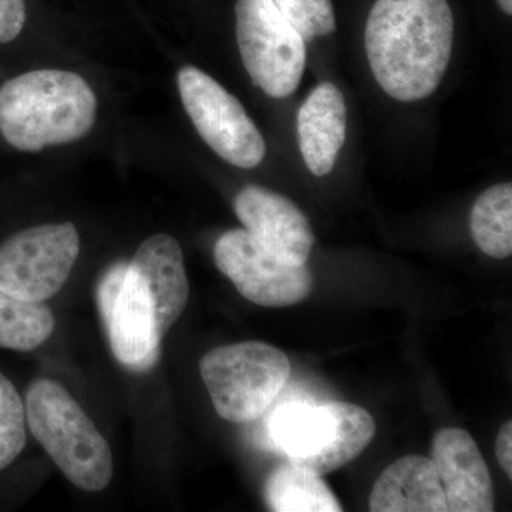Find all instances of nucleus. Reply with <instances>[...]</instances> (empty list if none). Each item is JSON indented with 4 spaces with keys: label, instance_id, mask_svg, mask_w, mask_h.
<instances>
[{
    "label": "nucleus",
    "instance_id": "obj_7",
    "mask_svg": "<svg viewBox=\"0 0 512 512\" xmlns=\"http://www.w3.org/2000/svg\"><path fill=\"white\" fill-rule=\"evenodd\" d=\"M177 83L192 124L222 160L247 170L262 163L264 137L234 94L194 66L183 67Z\"/></svg>",
    "mask_w": 512,
    "mask_h": 512
},
{
    "label": "nucleus",
    "instance_id": "obj_13",
    "mask_svg": "<svg viewBox=\"0 0 512 512\" xmlns=\"http://www.w3.org/2000/svg\"><path fill=\"white\" fill-rule=\"evenodd\" d=\"M128 266L146 284L158 325L167 332L183 315L190 296L183 249L171 235H153L140 245Z\"/></svg>",
    "mask_w": 512,
    "mask_h": 512
},
{
    "label": "nucleus",
    "instance_id": "obj_2",
    "mask_svg": "<svg viewBox=\"0 0 512 512\" xmlns=\"http://www.w3.org/2000/svg\"><path fill=\"white\" fill-rule=\"evenodd\" d=\"M96 114L92 87L67 70H35L0 86V134L20 151L79 141L92 130Z\"/></svg>",
    "mask_w": 512,
    "mask_h": 512
},
{
    "label": "nucleus",
    "instance_id": "obj_5",
    "mask_svg": "<svg viewBox=\"0 0 512 512\" xmlns=\"http://www.w3.org/2000/svg\"><path fill=\"white\" fill-rule=\"evenodd\" d=\"M200 373L218 416L244 424L275 403L291 376V363L282 350L251 340L212 349L202 357Z\"/></svg>",
    "mask_w": 512,
    "mask_h": 512
},
{
    "label": "nucleus",
    "instance_id": "obj_3",
    "mask_svg": "<svg viewBox=\"0 0 512 512\" xmlns=\"http://www.w3.org/2000/svg\"><path fill=\"white\" fill-rule=\"evenodd\" d=\"M25 410L33 437L70 483L87 493L110 484L114 467L109 443L62 384L35 380Z\"/></svg>",
    "mask_w": 512,
    "mask_h": 512
},
{
    "label": "nucleus",
    "instance_id": "obj_24",
    "mask_svg": "<svg viewBox=\"0 0 512 512\" xmlns=\"http://www.w3.org/2000/svg\"><path fill=\"white\" fill-rule=\"evenodd\" d=\"M498 5L507 15H512V0H498Z\"/></svg>",
    "mask_w": 512,
    "mask_h": 512
},
{
    "label": "nucleus",
    "instance_id": "obj_12",
    "mask_svg": "<svg viewBox=\"0 0 512 512\" xmlns=\"http://www.w3.org/2000/svg\"><path fill=\"white\" fill-rule=\"evenodd\" d=\"M104 330L114 357L127 369L140 373L157 365L164 333L158 325L146 284L130 266L109 325Z\"/></svg>",
    "mask_w": 512,
    "mask_h": 512
},
{
    "label": "nucleus",
    "instance_id": "obj_16",
    "mask_svg": "<svg viewBox=\"0 0 512 512\" xmlns=\"http://www.w3.org/2000/svg\"><path fill=\"white\" fill-rule=\"evenodd\" d=\"M265 503L275 512H340L338 498L322 476L289 463L272 471L264 488Z\"/></svg>",
    "mask_w": 512,
    "mask_h": 512
},
{
    "label": "nucleus",
    "instance_id": "obj_9",
    "mask_svg": "<svg viewBox=\"0 0 512 512\" xmlns=\"http://www.w3.org/2000/svg\"><path fill=\"white\" fill-rule=\"evenodd\" d=\"M214 259L238 292L255 305L285 308L305 301L312 291L308 266L276 258L247 229L222 234L215 244Z\"/></svg>",
    "mask_w": 512,
    "mask_h": 512
},
{
    "label": "nucleus",
    "instance_id": "obj_17",
    "mask_svg": "<svg viewBox=\"0 0 512 512\" xmlns=\"http://www.w3.org/2000/svg\"><path fill=\"white\" fill-rule=\"evenodd\" d=\"M471 237L485 255L505 259L512 254V185L497 184L477 198L470 215Z\"/></svg>",
    "mask_w": 512,
    "mask_h": 512
},
{
    "label": "nucleus",
    "instance_id": "obj_18",
    "mask_svg": "<svg viewBox=\"0 0 512 512\" xmlns=\"http://www.w3.org/2000/svg\"><path fill=\"white\" fill-rule=\"evenodd\" d=\"M55 326L45 303L25 301L0 289V348L30 352L52 336Z\"/></svg>",
    "mask_w": 512,
    "mask_h": 512
},
{
    "label": "nucleus",
    "instance_id": "obj_10",
    "mask_svg": "<svg viewBox=\"0 0 512 512\" xmlns=\"http://www.w3.org/2000/svg\"><path fill=\"white\" fill-rule=\"evenodd\" d=\"M234 210L244 229L276 258L306 265L315 237L308 218L289 198L248 185L235 197Z\"/></svg>",
    "mask_w": 512,
    "mask_h": 512
},
{
    "label": "nucleus",
    "instance_id": "obj_21",
    "mask_svg": "<svg viewBox=\"0 0 512 512\" xmlns=\"http://www.w3.org/2000/svg\"><path fill=\"white\" fill-rule=\"evenodd\" d=\"M127 272L128 262H117V264L111 265L110 268L104 272L99 285H97V309H99L104 328L109 325L114 306H116L121 289H123L124 282H126Z\"/></svg>",
    "mask_w": 512,
    "mask_h": 512
},
{
    "label": "nucleus",
    "instance_id": "obj_14",
    "mask_svg": "<svg viewBox=\"0 0 512 512\" xmlns=\"http://www.w3.org/2000/svg\"><path fill=\"white\" fill-rule=\"evenodd\" d=\"M298 141L306 167L316 177L328 175L346 140L348 110L345 97L333 83L313 89L298 113Z\"/></svg>",
    "mask_w": 512,
    "mask_h": 512
},
{
    "label": "nucleus",
    "instance_id": "obj_4",
    "mask_svg": "<svg viewBox=\"0 0 512 512\" xmlns=\"http://www.w3.org/2000/svg\"><path fill=\"white\" fill-rule=\"evenodd\" d=\"M375 433L372 414L352 403H289L269 421V434L289 461L322 477L352 463Z\"/></svg>",
    "mask_w": 512,
    "mask_h": 512
},
{
    "label": "nucleus",
    "instance_id": "obj_23",
    "mask_svg": "<svg viewBox=\"0 0 512 512\" xmlns=\"http://www.w3.org/2000/svg\"><path fill=\"white\" fill-rule=\"evenodd\" d=\"M495 453H497L498 463L507 473L508 478H512V423L508 420L498 431L497 444H495Z\"/></svg>",
    "mask_w": 512,
    "mask_h": 512
},
{
    "label": "nucleus",
    "instance_id": "obj_15",
    "mask_svg": "<svg viewBox=\"0 0 512 512\" xmlns=\"http://www.w3.org/2000/svg\"><path fill=\"white\" fill-rule=\"evenodd\" d=\"M373 512H447L446 495L431 458L406 456L377 478L369 498Z\"/></svg>",
    "mask_w": 512,
    "mask_h": 512
},
{
    "label": "nucleus",
    "instance_id": "obj_11",
    "mask_svg": "<svg viewBox=\"0 0 512 512\" xmlns=\"http://www.w3.org/2000/svg\"><path fill=\"white\" fill-rule=\"evenodd\" d=\"M431 456L443 485L448 511H494L490 470L467 431L451 427L440 430L434 437Z\"/></svg>",
    "mask_w": 512,
    "mask_h": 512
},
{
    "label": "nucleus",
    "instance_id": "obj_6",
    "mask_svg": "<svg viewBox=\"0 0 512 512\" xmlns=\"http://www.w3.org/2000/svg\"><path fill=\"white\" fill-rule=\"evenodd\" d=\"M235 18L239 53L255 86L274 99L295 93L306 66V42L298 30L274 0H238Z\"/></svg>",
    "mask_w": 512,
    "mask_h": 512
},
{
    "label": "nucleus",
    "instance_id": "obj_22",
    "mask_svg": "<svg viewBox=\"0 0 512 512\" xmlns=\"http://www.w3.org/2000/svg\"><path fill=\"white\" fill-rule=\"evenodd\" d=\"M25 22V0H0V43L15 40Z\"/></svg>",
    "mask_w": 512,
    "mask_h": 512
},
{
    "label": "nucleus",
    "instance_id": "obj_1",
    "mask_svg": "<svg viewBox=\"0 0 512 512\" xmlns=\"http://www.w3.org/2000/svg\"><path fill=\"white\" fill-rule=\"evenodd\" d=\"M453 39L447 0H376L367 18L366 55L373 76L384 92L404 103L439 89Z\"/></svg>",
    "mask_w": 512,
    "mask_h": 512
},
{
    "label": "nucleus",
    "instance_id": "obj_19",
    "mask_svg": "<svg viewBox=\"0 0 512 512\" xmlns=\"http://www.w3.org/2000/svg\"><path fill=\"white\" fill-rule=\"evenodd\" d=\"M25 446V404L13 383L0 373V471L9 467Z\"/></svg>",
    "mask_w": 512,
    "mask_h": 512
},
{
    "label": "nucleus",
    "instance_id": "obj_20",
    "mask_svg": "<svg viewBox=\"0 0 512 512\" xmlns=\"http://www.w3.org/2000/svg\"><path fill=\"white\" fill-rule=\"evenodd\" d=\"M274 3L305 42L336 30L332 0H274Z\"/></svg>",
    "mask_w": 512,
    "mask_h": 512
},
{
    "label": "nucleus",
    "instance_id": "obj_8",
    "mask_svg": "<svg viewBox=\"0 0 512 512\" xmlns=\"http://www.w3.org/2000/svg\"><path fill=\"white\" fill-rule=\"evenodd\" d=\"M79 252L72 222L18 232L0 245V289L25 301H49L66 284Z\"/></svg>",
    "mask_w": 512,
    "mask_h": 512
}]
</instances>
